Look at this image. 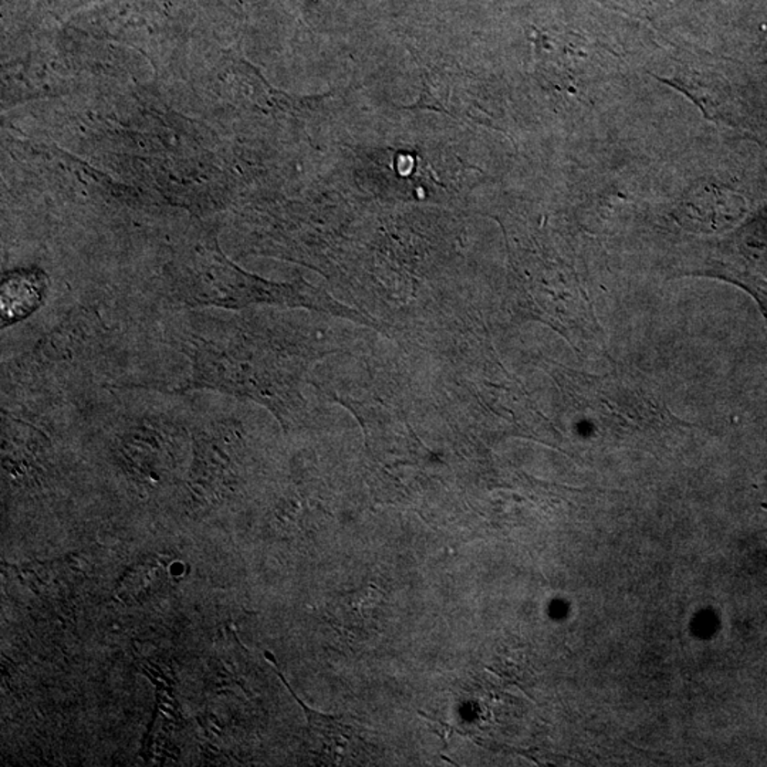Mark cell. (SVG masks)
Returning <instances> with one entry per match:
<instances>
[{
    "label": "cell",
    "mask_w": 767,
    "mask_h": 767,
    "mask_svg": "<svg viewBox=\"0 0 767 767\" xmlns=\"http://www.w3.org/2000/svg\"><path fill=\"white\" fill-rule=\"evenodd\" d=\"M2 309L4 325L17 322L33 310L37 309L42 302V283L40 279L30 273H16L7 276L2 289Z\"/></svg>",
    "instance_id": "6da1fadb"
}]
</instances>
